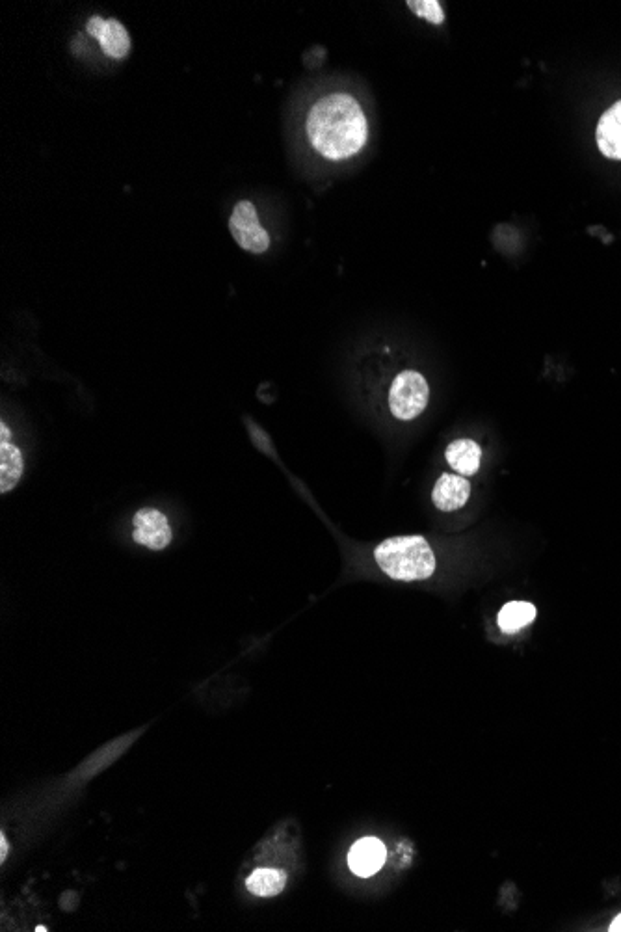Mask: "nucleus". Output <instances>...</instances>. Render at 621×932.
<instances>
[{
  "instance_id": "f257e3e1",
  "label": "nucleus",
  "mask_w": 621,
  "mask_h": 932,
  "mask_svg": "<svg viewBox=\"0 0 621 932\" xmlns=\"http://www.w3.org/2000/svg\"><path fill=\"white\" fill-rule=\"evenodd\" d=\"M305 134L311 147L324 159H352L369 142V121L354 95L344 92L322 95L309 108Z\"/></svg>"
},
{
  "instance_id": "423d86ee",
  "label": "nucleus",
  "mask_w": 621,
  "mask_h": 932,
  "mask_svg": "<svg viewBox=\"0 0 621 932\" xmlns=\"http://www.w3.org/2000/svg\"><path fill=\"white\" fill-rule=\"evenodd\" d=\"M88 34L99 41L101 49L106 56L121 60L127 54L131 53L133 41L127 32V28L119 23L118 19H103V17H92L86 25Z\"/></svg>"
},
{
  "instance_id": "9b49d317",
  "label": "nucleus",
  "mask_w": 621,
  "mask_h": 932,
  "mask_svg": "<svg viewBox=\"0 0 621 932\" xmlns=\"http://www.w3.org/2000/svg\"><path fill=\"white\" fill-rule=\"evenodd\" d=\"M449 466L458 471L460 475H475L480 469V460H482V449L480 445L473 440H454L445 451Z\"/></svg>"
},
{
  "instance_id": "4468645a",
  "label": "nucleus",
  "mask_w": 621,
  "mask_h": 932,
  "mask_svg": "<svg viewBox=\"0 0 621 932\" xmlns=\"http://www.w3.org/2000/svg\"><path fill=\"white\" fill-rule=\"evenodd\" d=\"M411 12L419 17H423L426 21L434 23V25H441L445 21V12L441 8V4L436 2V0H415V2H408Z\"/></svg>"
},
{
  "instance_id": "dca6fc26",
  "label": "nucleus",
  "mask_w": 621,
  "mask_h": 932,
  "mask_svg": "<svg viewBox=\"0 0 621 932\" xmlns=\"http://www.w3.org/2000/svg\"><path fill=\"white\" fill-rule=\"evenodd\" d=\"M0 843H2V862H4V860L8 858V841H6V836H4V834H2V838H0Z\"/></svg>"
},
{
  "instance_id": "20e7f679",
  "label": "nucleus",
  "mask_w": 621,
  "mask_h": 932,
  "mask_svg": "<svg viewBox=\"0 0 621 932\" xmlns=\"http://www.w3.org/2000/svg\"><path fill=\"white\" fill-rule=\"evenodd\" d=\"M229 231L238 246L246 252L265 253L270 248V235L259 222L257 209L250 200L238 201L229 216Z\"/></svg>"
},
{
  "instance_id": "0eeeda50",
  "label": "nucleus",
  "mask_w": 621,
  "mask_h": 932,
  "mask_svg": "<svg viewBox=\"0 0 621 932\" xmlns=\"http://www.w3.org/2000/svg\"><path fill=\"white\" fill-rule=\"evenodd\" d=\"M385 858H387V851L380 839L363 838L359 839L350 849L348 866L357 877L369 879L384 867Z\"/></svg>"
},
{
  "instance_id": "ddd939ff",
  "label": "nucleus",
  "mask_w": 621,
  "mask_h": 932,
  "mask_svg": "<svg viewBox=\"0 0 621 932\" xmlns=\"http://www.w3.org/2000/svg\"><path fill=\"white\" fill-rule=\"evenodd\" d=\"M536 618V607L529 601H510L499 613V627L504 633H516Z\"/></svg>"
},
{
  "instance_id": "7ed1b4c3",
  "label": "nucleus",
  "mask_w": 621,
  "mask_h": 932,
  "mask_svg": "<svg viewBox=\"0 0 621 932\" xmlns=\"http://www.w3.org/2000/svg\"><path fill=\"white\" fill-rule=\"evenodd\" d=\"M430 400V387L423 374L406 369L397 374L389 389V410L398 421L417 419Z\"/></svg>"
},
{
  "instance_id": "2eb2a0df",
  "label": "nucleus",
  "mask_w": 621,
  "mask_h": 932,
  "mask_svg": "<svg viewBox=\"0 0 621 932\" xmlns=\"http://www.w3.org/2000/svg\"><path fill=\"white\" fill-rule=\"evenodd\" d=\"M608 931L621 932V914H618V916L614 918V921L610 923V929H608Z\"/></svg>"
},
{
  "instance_id": "f03ea898",
  "label": "nucleus",
  "mask_w": 621,
  "mask_h": 932,
  "mask_svg": "<svg viewBox=\"0 0 621 932\" xmlns=\"http://www.w3.org/2000/svg\"><path fill=\"white\" fill-rule=\"evenodd\" d=\"M380 570L402 583L424 581L436 572V555L423 536L387 538L374 551Z\"/></svg>"
},
{
  "instance_id": "9d476101",
  "label": "nucleus",
  "mask_w": 621,
  "mask_h": 932,
  "mask_svg": "<svg viewBox=\"0 0 621 932\" xmlns=\"http://www.w3.org/2000/svg\"><path fill=\"white\" fill-rule=\"evenodd\" d=\"M25 473L23 453L14 441L0 440V492L14 490Z\"/></svg>"
},
{
  "instance_id": "6e6552de",
  "label": "nucleus",
  "mask_w": 621,
  "mask_h": 932,
  "mask_svg": "<svg viewBox=\"0 0 621 932\" xmlns=\"http://www.w3.org/2000/svg\"><path fill=\"white\" fill-rule=\"evenodd\" d=\"M599 151L610 160H621V101L601 116L595 131Z\"/></svg>"
},
{
  "instance_id": "39448f33",
  "label": "nucleus",
  "mask_w": 621,
  "mask_h": 932,
  "mask_svg": "<svg viewBox=\"0 0 621 932\" xmlns=\"http://www.w3.org/2000/svg\"><path fill=\"white\" fill-rule=\"evenodd\" d=\"M133 540L151 551H162L172 544V527L164 512L157 508H142L133 520Z\"/></svg>"
},
{
  "instance_id": "f8f14e48",
  "label": "nucleus",
  "mask_w": 621,
  "mask_h": 932,
  "mask_svg": "<svg viewBox=\"0 0 621 932\" xmlns=\"http://www.w3.org/2000/svg\"><path fill=\"white\" fill-rule=\"evenodd\" d=\"M287 886V873L276 867H259L246 880L248 892L255 897H276Z\"/></svg>"
},
{
  "instance_id": "1a4fd4ad",
  "label": "nucleus",
  "mask_w": 621,
  "mask_h": 932,
  "mask_svg": "<svg viewBox=\"0 0 621 932\" xmlns=\"http://www.w3.org/2000/svg\"><path fill=\"white\" fill-rule=\"evenodd\" d=\"M471 495V484L463 477L445 473L441 475L434 486L432 501L441 512H454L460 510Z\"/></svg>"
}]
</instances>
